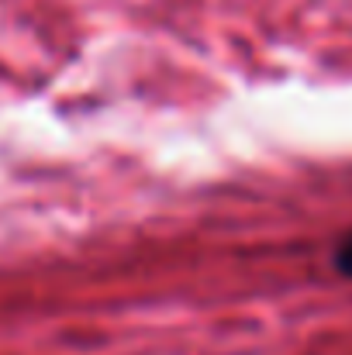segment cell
<instances>
[{
  "mask_svg": "<svg viewBox=\"0 0 352 355\" xmlns=\"http://www.w3.org/2000/svg\"><path fill=\"white\" fill-rule=\"evenodd\" d=\"M335 269H339L342 276H349L352 279V235L342 238V245L335 248Z\"/></svg>",
  "mask_w": 352,
  "mask_h": 355,
  "instance_id": "obj_1",
  "label": "cell"
}]
</instances>
